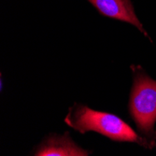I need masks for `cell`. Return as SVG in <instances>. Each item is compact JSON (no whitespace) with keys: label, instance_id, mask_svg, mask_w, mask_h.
Masks as SVG:
<instances>
[{"label":"cell","instance_id":"1","mask_svg":"<svg viewBox=\"0 0 156 156\" xmlns=\"http://www.w3.org/2000/svg\"><path fill=\"white\" fill-rule=\"evenodd\" d=\"M65 122L81 134L93 131L120 142H134L148 149L153 147L148 139L136 134L118 116L96 111L83 105L74 104L69 108Z\"/></svg>","mask_w":156,"mask_h":156},{"label":"cell","instance_id":"2","mask_svg":"<svg viewBox=\"0 0 156 156\" xmlns=\"http://www.w3.org/2000/svg\"><path fill=\"white\" fill-rule=\"evenodd\" d=\"M133 87L129 100V112L138 132L154 146L156 122V80L150 78L138 66H131Z\"/></svg>","mask_w":156,"mask_h":156},{"label":"cell","instance_id":"3","mask_svg":"<svg viewBox=\"0 0 156 156\" xmlns=\"http://www.w3.org/2000/svg\"><path fill=\"white\" fill-rule=\"evenodd\" d=\"M103 16L122 22L129 23L136 26L146 37L148 33L136 15L131 0H88Z\"/></svg>","mask_w":156,"mask_h":156},{"label":"cell","instance_id":"4","mask_svg":"<svg viewBox=\"0 0 156 156\" xmlns=\"http://www.w3.org/2000/svg\"><path fill=\"white\" fill-rule=\"evenodd\" d=\"M88 154L87 151L75 144L68 133L63 136L50 135L35 151V155L38 156H86Z\"/></svg>","mask_w":156,"mask_h":156},{"label":"cell","instance_id":"5","mask_svg":"<svg viewBox=\"0 0 156 156\" xmlns=\"http://www.w3.org/2000/svg\"><path fill=\"white\" fill-rule=\"evenodd\" d=\"M155 135H156V131H155Z\"/></svg>","mask_w":156,"mask_h":156}]
</instances>
